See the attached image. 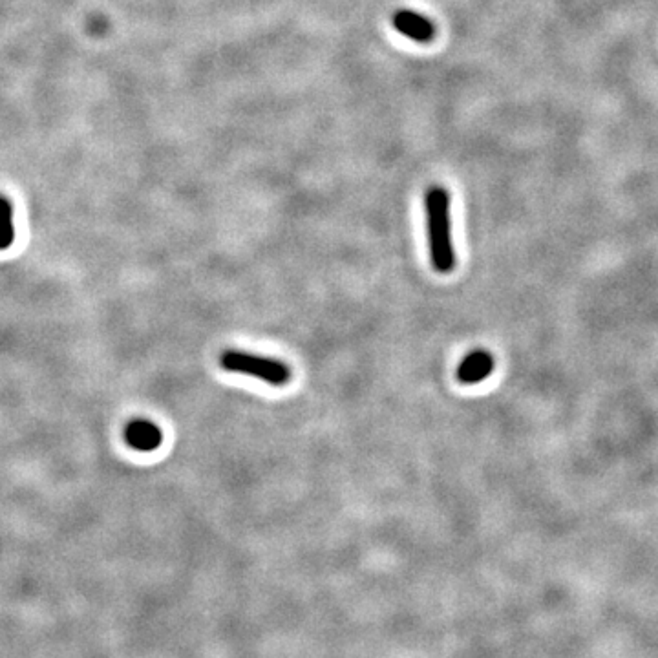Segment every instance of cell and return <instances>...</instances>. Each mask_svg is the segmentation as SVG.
<instances>
[{
  "label": "cell",
  "mask_w": 658,
  "mask_h": 658,
  "mask_svg": "<svg viewBox=\"0 0 658 658\" xmlns=\"http://www.w3.org/2000/svg\"><path fill=\"white\" fill-rule=\"evenodd\" d=\"M425 213L430 262L437 273L448 275L456 269L457 256L452 240L450 194L445 187L434 185L426 191Z\"/></svg>",
  "instance_id": "cell-1"
},
{
  "label": "cell",
  "mask_w": 658,
  "mask_h": 658,
  "mask_svg": "<svg viewBox=\"0 0 658 658\" xmlns=\"http://www.w3.org/2000/svg\"><path fill=\"white\" fill-rule=\"evenodd\" d=\"M220 366L225 372L255 377L271 386H286L291 381V368L286 362L251 351L225 350L220 357Z\"/></svg>",
  "instance_id": "cell-2"
},
{
  "label": "cell",
  "mask_w": 658,
  "mask_h": 658,
  "mask_svg": "<svg viewBox=\"0 0 658 658\" xmlns=\"http://www.w3.org/2000/svg\"><path fill=\"white\" fill-rule=\"evenodd\" d=\"M392 26L395 32L412 39L415 43L428 44L436 37V26L425 15L412 10H399L393 13Z\"/></svg>",
  "instance_id": "cell-3"
},
{
  "label": "cell",
  "mask_w": 658,
  "mask_h": 658,
  "mask_svg": "<svg viewBox=\"0 0 658 658\" xmlns=\"http://www.w3.org/2000/svg\"><path fill=\"white\" fill-rule=\"evenodd\" d=\"M496 362L489 350H472L457 366V381L461 384H479L489 379Z\"/></svg>",
  "instance_id": "cell-4"
},
{
  "label": "cell",
  "mask_w": 658,
  "mask_h": 658,
  "mask_svg": "<svg viewBox=\"0 0 658 658\" xmlns=\"http://www.w3.org/2000/svg\"><path fill=\"white\" fill-rule=\"evenodd\" d=\"M13 240H15L13 207L6 196H0V251L10 249Z\"/></svg>",
  "instance_id": "cell-6"
},
{
  "label": "cell",
  "mask_w": 658,
  "mask_h": 658,
  "mask_svg": "<svg viewBox=\"0 0 658 658\" xmlns=\"http://www.w3.org/2000/svg\"><path fill=\"white\" fill-rule=\"evenodd\" d=\"M125 441L138 452H154L163 443V432L149 419H134L125 428Z\"/></svg>",
  "instance_id": "cell-5"
}]
</instances>
